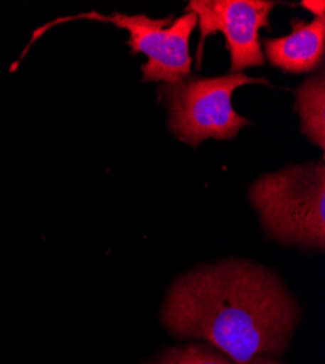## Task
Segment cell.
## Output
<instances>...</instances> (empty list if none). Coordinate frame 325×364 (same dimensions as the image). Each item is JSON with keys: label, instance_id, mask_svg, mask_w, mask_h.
Returning a JSON list of instances; mask_svg holds the SVG:
<instances>
[{"label": "cell", "instance_id": "obj_9", "mask_svg": "<svg viewBox=\"0 0 325 364\" xmlns=\"http://www.w3.org/2000/svg\"><path fill=\"white\" fill-rule=\"evenodd\" d=\"M301 5H302L304 9H307L308 12H311L315 18L325 19V16H324L325 4L322 2V0H319V2H314V0H304V2H302Z\"/></svg>", "mask_w": 325, "mask_h": 364}, {"label": "cell", "instance_id": "obj_2", "mask_svg": "<svg viewBox=\"0 0 325 364\" xmlns=\"http://www.w3.org/2000/svg\"><path fill=\"white\" fill-rule=\"evenodd\" d=\"M250 198L264 230L283 244L324 250L325 166L324 162L287 166L257 179Z\"/></svg>", "mask_w": 325, "mask_h": 364}, {"label": "cell", "instance_id": "obj_7", "mask_svg": "<svg viewBox=\"0 0 325 364\" xmlns=\"http://www.w3.org/2000/svg\"><path fill=\"white\" fill-rule=\"evenodd\" d=\"M294 109L301 117L302 133L321 149L325 147V77H309L297 90Z\"/></svg>", "mask_w": 325, "mask_h": 364}, {"label": "cell", "instance_id": "obj_5", "mask_svg": "<svg viewBox=\"0 0 325 364\" xmlns=\"http://www.w3.org/2000/svg\"><path fill=\"white\" fill-rule=\"evenodd\" d=\"M275 2L265 0H193L187 12L197 16L203 43L209 36L223 33L230 54V73L262 66L265 63L260 43V29L270 28Z\"/></svg>", "mask_w": 325, "mask_h": 364}, {"label": "cell", "instance_id": "obj_8", "mask_svg": "<svg viewBox=\"0 0 325 364\" xmlns=\"http://www.w3.org/2000/svg\"><path fill=\"white\" fill-rule=\"evenodd\" d=\"M156 364H240L230 363L225 358L198 347H186V348H174L168 351ZM247 364H280L270 358H258Z\"/></svg>", "mask_w": 325, "mask_h": 364}, {"label": "cell", "instance_id": "obj_6", "mask_svg": "<svg viewBox=\"0 0 325 364\" xmlns=\"http://www.w3.org/2000/svg\"><path fill=\"white\" fill-rule=\"evenodd\" d=\"M292 33L279 38H264V51L270 65L293 75L314 72L324 58L325 19L312 22L294 18Z\"/></svg>", "mask_w": 325, "mask_h": 364}, {"label": "cell", "instance_id": "obj_1", "mask_svg": "<svg viewBox=\"0 0 325 364\" xmlns=\"http://www.w3.org/2000/svg\"><path fill=\"white\" fill-rule=\"evenodd\" d=\"M298 318L297 301L272 271L238 261L176 280L162 312L175 336L209 341L240 364L282 353Z\"/></svg>", "mask_w": 325, "mask_h": 364}, {"label": "cell", "instance_id": "obj_3", "mask_svg": "<svg viewBox=\"0 0 325 364\" xmlns=\"http://www.w3.org/2000/svg\"><path fill=\"white\" fill-rule=\"evenodd\" d=\"M270 85L267 79L229 73L218 77H194L162 85L159 101L168 111V124L174 136L197 147L206 139L229 140L236 137L250 121L235 111L232 94L245 85Z\"/></svg>", "mask_w": 325, "mask_h": 364}, {"label": "cell", "instance_id": "obj_4", "mask_svg": "<svg viewBox=\"0 0 325 364\" xmlns=\"http://www.w3.org/2000/svg\"><path fill=\"white\" fill-rule=\"evenodd\" d=\"M85 19L111 22L123 28L130 34L129 46L133 54L143 53L147 62L142 66L143 82H165L166 85L179 83L191 76L190 38L197 26V16L187 12L174 19H152L146 15L112 14L110 16L100 14L80 15Z\"/></svg>", "mask_w": 325, "mask_h": 364}]
</instances>
